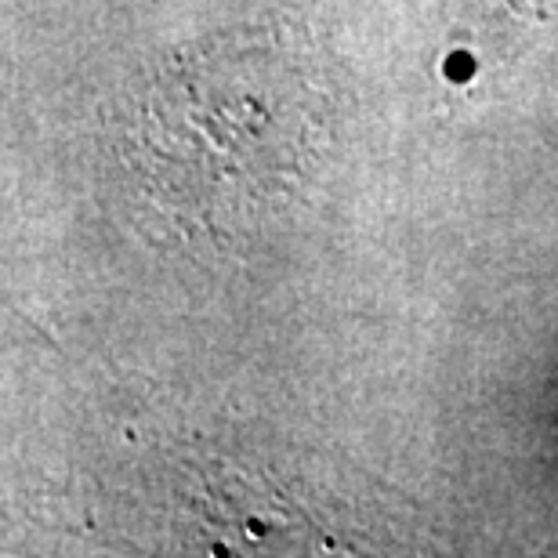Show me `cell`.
I'll return each mask as SVG.
<instances>
[{
    "mask_svg": "<svg viewBox=\"0 0 558 558\" xmlns=\"http://www.w3.org/2000/svg\"><path fill=\"white\" fill-rule=\"evenodd\" d=\"M327 106L308 44L287 26L221 33L142 87L124 160L182 232L247 236L305 189L330 135Z\"/></svg>",
    "mask_w": 558,
    "mask_h": 558,
    "instance_id": "cell-1",
    "label": "cell"
}]
</instances>
